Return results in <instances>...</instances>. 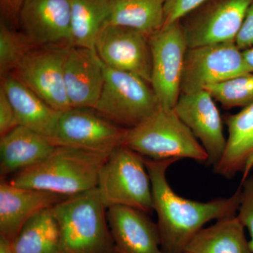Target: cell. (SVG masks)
Listing matches in <instances>:
<instances>
[{"label": "cell", "mask_w": 253, "mask_h": 253, "mask_svg": "<svg viewBox=\"0 0 253 253\" xmlns=\"http://www.w3.org/2000/svg\"><path fill=\"white\" fill-rule=\"evenodd\" d=\"M179 161L176 158L156 160L145 158L152 186L154 210L157 213L161 249L164 253H183L208 221L236 215L242 186L229 198L198 202L176 195L168 183V168Z\"/></svg>", "instance_id": "6da1fadb"}, {"label": "cell", "mask_w": 253, "mask_h": 253, "mask_svg": "<svg viewBox=\"0 0 253 253\" xmlns=\"http://www.w3.org/2000/svg\"><path fill=\"white\" fill-rule=\"evenodd\" d=\"M108 156L56 146L44 161L16 173L9 181L21 187L72 196L97 187L100 169Z\"/></svg>", "instance_id": "7a4b0ae2"}, {"label": "cell", "mask_w": 253, "mask_h": 253, "mask_svg": "<svg viewBox=\"0 0 253 253\" xmlns=\"http://www.w3.org/2000/svg\"><path fill=\"white\" fill-rule=\"evenodd\" d=\"M63 253H118L99 190L70 196L54 206Z\"/></svg>", "instance_id": "3957f363"}, {"label": "cell", "mask_w": 253, "mask_h": 253, "mask_svg": "<svg viewBox=\"0 0 253 253\" xmlns=\"http://www.w3.org/2000/svg\"><path fill=\"white\" fill-rule=\"evenodd\" d=\"M124 146L150 159L189 158L207 163L206 150L174 109L160 108L140 124L127 129Z\"/></svg>", "instance_id": "277c9868"}, {"label": "cell", "mask_w": 253, "mask_h": 253, "mask_svg": "<svg viewBox=\"0 0 253 253\" xmlns=\"http://www.w3.org/2000/svg\"><path fill=\"white\" fill-rule=\"evenodd\" d=\"M98 190L106 207L126 206L151 213L152 186L144 157L127 146H119L100 169Z\"/></svg>", "instance_id": "5b68a950"}, {"label": "cell", "mask_w": 253, "mask_h": 253, "mask_svg": "<svg viewBox=\"0 0 253 253\" xmlns=\"http://www.w3.org/2000/svg\"><path fill=\"white\" fill-rule=\"evenodd\" d=\"M161 108L152 86L139 76L104 64V83L94 109L117 126L131 129Z\"/></svg>", "instance_id": "8992f818"}, {"label": "cell", "mask_w": 253, "mask_h": 253, "mask_svg": "<svg viewBox=\"0 0 253 253\" xmlns=\"http://www.w3.org/2000/svg\"><path fill=\"white\" fill-rule=\"evenodd\" d=\"M252 73L234 42L186 50L181 78V94H194L212 85Z\"/></svg>", "instance_id": "52a82bcc"}, {"label": "cell", "mask_w": 253, "mask_h": 253, "mask_svg": "<svg viewBox=\"0 0 253 253\" xmlns=\"http://www.w3.org/2000/svg\"><path fill=\"white\" fill-rule=\"evenodd\" d=\"M126 128L121 127L91 109L61 113L53 143L109 156L124 144Z\"/></svg>", "instance_id": "ba28073f"}, {"label": "cell", "mask_w": 253, "mask_h": 253, "mask_svg": "<svg viewBox=\"0 0 253 253\" xmlns=\"http://www.w3.org/2000/svg\"><path fill=\"white\" fill-rule=\"evenodd\" d=\"M152 54L151 84L161 107L173 109L181 94L184 57L188 49L180 21L164 26L149 37Z\"/></svg>", "instance_id": "9c48e42d"}, {"label": "cell", "mask_w": 253, "mask_h": 253, "mask_svg": "<svg viewBox=\"0 0 253 253\" xmlns=\"http://www.w3.org/2000/svg\"><path fill=\"white\" fill-rule=\"evenodd\" d=\"M71 46L32 49L16 70V77L60 112L71 109L65 85V63Z\"/></svg>", "instance_id": "30bf717a"}, {"label": "cell", "mask_w": 253, "mask_h": 253, "mask_svg": "<svg viewBox=\"0 0 253 253\" xmlns=\"http://www.w3.org/2000/svg\"><path fill=\"white\" fill-rule=\"evenodd\" d=\"M253 0H208L181 24L189 48L234 42Z\"/></svg>", "instance_id": "8fae6325"}, {"label": "cell", "mask_w": 253, "mask_h": 253, "mask_svg": "<svg viewBox=\"0 0 253 253\" xmlns=\"http://www.w3.org/2000/svg\"><path fill=\"white\" fill-rule=\"evenodd\" d=\"M95 50L106 66L133 73L151 84L152 54L149 37L132 28L105 25Z\"/></svg>", "instance_id": "7c38bea8"}, {"label": "cell", "mask_w": 253, "mask_h": 253, "mask_svg": "<svg viewBox=\"0 0 253 253\" xmlns=\"http://www.w3.org/2000/svg\"><path fill=\"white\" fill-rule=\"evenodd\" d=\"M17 19L33 45L72 46L71 0H23Z\"/></svg>", "instance_id": "4fadbf2b"}, {"label": "cell", "mask_w": 253, "mask_h": 253, "mask_svg": "<svg viewBox=\"0 0 253 253\" xmlns=\"http://www.w3.org/2000/svg\"><path fill=\"white\" fill-rule=\"evenodd\" d=\"M214 100L205 89L194 94H181L173 109L201 141L208 156L206 163L213 167L221 159L226 144L222 121Z\"/></svg>", "instance_id": "5bb4252c"}, {"label": "cell", "mask_w": 253, "mask_h": 253, "mask_svg": "<svg viewBox=\"0 0 253 253\" xmlns=\"http://www.w3.org/2000/svg\"><path fill=\"white\" fill-rule=\"evenodd\" d=\"M65 85L71 108H94L104 83V63L96 50L71 46L65 63Z\"/></svg>", "instance_id": "9a60e30c"}, {"label": "cell", "mask_w": 253, "mask_h": 253, "mask_svg": "<svg viewBox=\"0 0 253 253\" xmlns=\"http://www.w3.org/2000/svg\"><path fill=\"white\" fill-rule=\"evenodd\" d=\"M70 196L0 183V236L11 241L33 216L52 208Z\"/></svg>", "instance_id": "2e32d148"}, {"label": "cell", "mask_w": 253, "mask_h": 253, "mask_svg": "<svg viewBox=\"0 0 253 253\" xmlns=\"http://www.w3.org/2000/svg\"><path fill=\"white\" fill-rule=\"evenodd\" d=\"M108 221L118 253H164L157 224L148 213L126 206L108 208Z\"/></svg>", "instance_id": "e0dca14e"}, {"label": "cell", "mask_w": 253, "mask_h": 253, "mask_svg": "<svg viewBox=\"0 0 253 253\" xmlns=\"http://www.w3.org/2000/svg\"><path fill=\"white\" fill-rule=\"evenodd\" d=\"M224 120L229 138L213 172L226 179L243 172L241 182H244L253 168V103L236 114L226 116Z\"/></svg>", "instance_id": "ac0fdd59"}, {"label": "cell", "mask_w": 253, "mask_h": 253, "mask_svg": "<svg viewBox=\"0 0 253 253\" xmlns=\"http://www.w3.org/2000/svg\"><path fill=\"white\" fill-rule=\"evenodd\" d=\"M51 139L18 126L0 140L1 179L12 173L33 167L44 161L56 148Z\"/></svg>", "instance_id": "d6986e66"}, {"label": "cell", "mask_w": 253, "mask_h": 253, "mask_svg": "<svg viewBox=\"0 0 253 253\" xmlns=\"http://www.w3.org/2000/svg\"><path fill=\"white\" fill-rule=\"evenodd\" d=\"M1 87L14 108L18 125L52 140L62 112L51 108L16 76L1 78Z\"/></svg>", "instance_id": "ffe728a7"}, {"label": "cell", "mask_w": 253, "mask_h": 253, "mask_svg": "<svg viewBox=\"0 0 253 253\" xmlns=\"http://www.w3.org/2000/svg\"><path fill=\"white\" fill-rule=\"evenodd\" d=\"M185 252L190 253H253L237 216L218 219L193 238Z\"/></svg>", "instance_id": "44dd1931"}, {"label": "cell", "mask_w": 253, "mask_h": 253, "mask_svg": "<svg viewBox=\"0 0 253 253\" xmlns=\"http://www.w3.org/2000/svg\"><path fill=\"white\" fill-rule=\"evenodd\" d=\"M166 0H112L106 25L123 26L149 37L164 26Z\"/></svg>", "instance_id": "7402d4cb"}, {"label": "cell", "mask_w": 253, "mask_h": 253, "mask_svg": "<svg viewBox=\"0 0 253 253\" xmlns=\"http://www.w3.org/2000/svg\"><path fill=\"white\" fill-rule=\"evenodd\" d=\"M52 208L38 212L23 225L11 241L14 253H63Z\"/></svg>", "instance_id": "603a6c76"}, {"label": "cell", "mask_w": 253, "mask_h": 253, "mask_svg": "<svg viewBox=\"0 0 253 253\" xmlns=\"http://www.w3.org/2000/svg\"><path fill=\"white\" fill-rule=\"evenodd\" d=\"M112 0H71L72 46L95 49V42L111 11Z\"/></svg>", "instance_id": "cb8c5ba5"}, {"label": "cell", "mask_w": 253, "mask_h": 253, "mask_svg": "<svg viewBox=\"0 0 253 253\" xmlns=\"http://www.w3.org/2000/svg\"><path fill=\"white\" fill-rule=\"evenodd\" d=\"M205 90L226 109L253 103V73L206 86Z\"/></svg>", "instance_id": "d4e9b609"}, {"label": "cell", "mask_w": 253, "mask_h": 253, "mask_svg": "<svg viewBox=\"0 0 253 253\" xmlns=\"http://www.w3.org/2000/svg\"><path fill=\"white\" fill-rule=\"evenodd\" d=\"M33 44L23 34L16 33L5 23L0 24V74L1 77L16 71Z\"/></svg>", "instance_id": "484cf974"}, {"label": "cell", "mask_w": 253, "mask_h": 253, "mask_svg": "<svg viewBox=\"0 0 253 253\" xmlns=\"http://www.w3.org/2000/svg\"><path fill=\"white\" fill-rule=\"evenodd\" d=\"M242 186L241 204L237 217L249 230L251 241L249 246L253 253V176H249L241 183Z\"/></svg>", "instance_id": "4316f807"}, {"label": "cell", "mask_w": 253, "mask_h": 253, "mask_svg": "<svg viewBox=\"0 0 253 253\" xmlns=\"http://www.w3.org/2000/svg\"><path fill=\"white\" fill-rule=\"evenodd\" d=\"M208 1V0H166L164 7V26L180 21L181 18L191 14Z\"/></svg>", "instance_id": "83f0119b"}, {"label": "cell", "mask_w": 253, "mask_h": 253, "mask_svg": "<svg viewBox=\"0 0 253 253\" xmlns=\"http://www.w3.org/2000/svg\"><path fill=\"white\" fill-rule=\"evenodd\" d=\"M18 125L14 108L2 88H0V134H7Z\"/></svg>", "instance_id": "f1b7e54d"}, {"label": "cell", "mask_w": 253, "mask_h": 253, "mask_svg": "<svg viewBox=\"0 0 253 253\" xmlns=\"http://www.w3.org/2000/svg\"><path fill=\"white\" fill-rule=\"evenodd\" d=\"M235 43L241 51L253 47V1L248 9Z\"/></svg>", "instance_id": "f546056e"}, {"label": "cell", "mask_w": 253, "mask_h": 253, "mask_svg": "<svg viewBox=\"0 0 253 253\" xmlns=\"http://www.w3.org/2000/svg\"><path fill=\"white\" fill-rule=\"evenodd\" d=\"M23 0H0L3 14L8 18H18Z\"/></svg>", "instance_id": "4dcf8cb0"}, {"label": "cell", "mask_w": 253, "mask_h": 253, "mask_svg": "<svg viewBox=\"0 0 253 253\" xmlns=\"http://www.w3.org/2000/svg\"><path fill=\"white\" fill-rule=\"evenodd\" d=\"M0 253H14L11 240L0 236Z\"/></svg>", "instance_id": "1f68e13d"}, {"label": "cell", "mask_w": 253, "mask_h": 253, "mask_svg": "<svg viewBox=\"0 0 253 253\" xmlns=\"http://www.w3.org/2000/svg\"><path fill=\"white\" fill-rule=\"evenodd\" d=\"M245 61L253 73V47L242 51Z\"/></svg>", "instance_id": "d6a6232c"}, {"label": "cell", "mask_w": 253, "mask_h": 253, "mask_svg": "<svg viewBox=\"0 0 253 253\" xmlns=\"http://www.w3.org/2000/svg\"><path fill=\"white\" fill-rule=\"evenodd\" d=\"M188 253V252H184V253Z\"/></svg>", "instance_id": "836d02e7"}]
</instances>
